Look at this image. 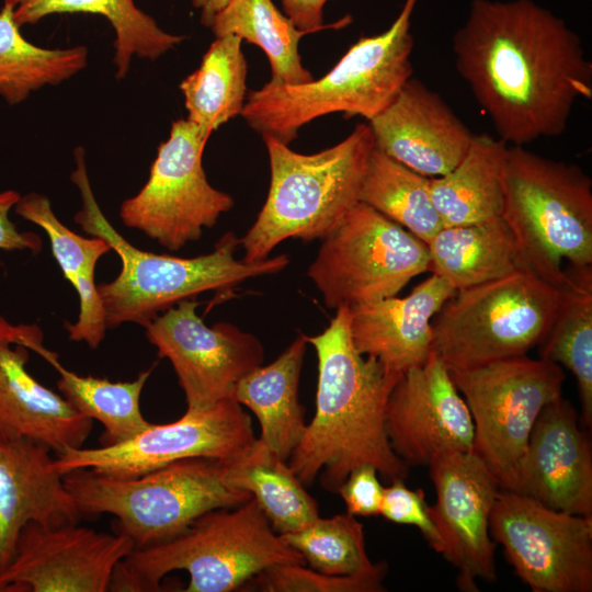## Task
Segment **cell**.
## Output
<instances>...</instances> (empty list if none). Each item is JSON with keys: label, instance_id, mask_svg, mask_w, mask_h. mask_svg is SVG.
<instances>
[{"label": "cell", "instance_id": "6da1fadb", "mask_svg": "<svg viewBox=\"0 0 592 592\" xmlns=\"http://www.w3.org/2000/svg\"><path fill=\"white\" fill-rule=\"evenodd\" d=\"M452 50L458 75L508 145L562 135L574 104L592 99L581 37L533 0H473Z\"/></svg>", "mask_w": 592, "mask_h": 592}, {"label": "cell", "instance_id": "7a4b0ae2", "mask_svg": "<svg viewBox=\"0 0 592 592\" xmlns=\"http://www.w3.org/2000/svg\"><path fill=\"white\" fill-rule=\"evenodd\" d=\"M335 310L321 333L305 335L318 360L316 411L287 464L304 486L319 477L329 492H338L363 464L373 465L388 482L405 480L409 466L394 452L385 430L387 400L402 374L360 353L349 307Z\"/></svg>", "mask_w": 592, "mask_h": 592}, {"label": "cell", "instance_id": "3957f363", "mask_svg": "<svg viewBox=\"0 0 592 592\" xmlns=\"http://www.w3.org/2000/svg\"><path fill=\"white\" fill-rule=\"evenodd\" d=\"M70 179L78 187L81 208L73 217L89 236L104 239L121 259V271L98 285L106 326L136 323L143 328L161 312L205 292H229L246 280L275 274L289 263L287 254L247 262L235 257L240 238L225 234L213 251L194 258L157 254L136 248L106 219L92 191L84 149L75 150Z\"/></svg>", "mask_w": 592, "mask_h": 592}, {"label": "cell", "instance_id": "277c9868", "mask_svg": "<svg viewBox=\"0 0 592 592\" xmlns=\"http://www.w3.org/2000/svg\"><path fill=\"white\" fill-rule=\"evenodd\" d=\"M418 0H406L383 33L361 37L330 71L301 84H264L249 92L241 115L262 136L289 144L309 122L331 113L371 121L412 77L411 18Z\"/></svg>", "mask_w": 592, "mask_h": 592}, {"label": "cell", "instance_id": "5b68a950", "mask_svg": "<svg viewBox=\"0 0 592 592\" xmlns=\"http://www.w3.org/2000/svg\"><path fill=\"white\" fill-rule=\"evenodd\" d=\"M284 563L306 562L251 498L203 514L170 540L134 548L115 567L109 591H160L166 574L183 570L190 576L185 592H230Z\"/></svg>", "mask_w": 592, "mask_h": 592}, {"label": "cell", "instance_id": "8992f818", "mask_svg": "<svg viewBox=\"0 0 592 592\" xmlns=\"http://www.w3.org/2000/svg\"><path fill=\"white\" fill-rule=\"evenodd\" d=\"M271 180L264 205L240 238L243 260L262 261L282 241L323 239L360 202V190L374 149L368 124H357L339 144L316 153L292 150L277 138L262 136Z\"/></svg>", "mask_w": 592, "mask_h": 592}, {"label": "cell", "instance_id": "52a82bcc", "mask_svg": "<svg viewBox=\"0 0 592 592\" xmlns=\"http://www.w3.org/2000/svg\"><path fill=\"white\" fill-rule=\"evenodd\" d=\"M232 460L184 458L130 478L78 469L62 479L82 515L112 514L116 532L145 548L181 535L209 511L250 500L252 494L232 482Z\"/></svg>", "mask_w": 592, "mask_h": 592}, {"label": "cell", "instance_id": "ba28073f", "mask_svg": "<svg viewBox=\"0 0 592 592\" xmlns=\"http://www.w3.org/2000/svg\"><path fill=\"white\" fill-rule=\"evenodd\" d=\"M502 217L524 265L559 287L562 262L592 265V180L576 163L509 145Z\"/></svg>", "mask_w": 592, "mask_h": 592}, {"label": "cell", "instance_id": "9c48e42d", "mask_svg": "<svg viewBox=\"0 0 592 592\" xmlns=\"http://www.w3.org/2000/svg\"><path fill=\"white\" fill-rule=\"evenodd\" d=\"M560 292L530 269L456 291L432 320L431 351L447 367L526 355L546 335Z\"/></svg>", "mask_w": 592, "mask_h": 592}, {"label": "cell", "instance_id": "30bf717a", "mask_svg": "<svg viewBox=\"0 0 592 592\" xmlns=\"http://www.w3.org/2000/svg\"><path fill=\"white\" fill-rule=\"evenodd\" d=\"M447 368L470 411L473 452L490 469L500 489L512 491L537 417L562 396V367L521 355L471 368Z\"/></svg>", "mask_w": 592, "mask_h": 592}, {"label": "cell", "instance_id": "8fae6325", "mask_svg": "<svg viewBox=\"0 0 592 592\" xmlns=\"http://www.w3.org/2000/svg\"><path fill=\"white\" fill-rule=\"evenodd\" d=\"M429 264L425 242L358 202L321 239L307 275L328 308H352L396 296Z\"/></svg>", "mask_w": 592, "mask_h": 592}, {"label": "cell", "instance_id": "7c38bea8", "mask_svg": "<svg viewBox=\"0 0 592 592\" xmlns=\"http://www.w3.org/2000/svg\"><path fill=\"white\" fill-rule=\"evenodd\" d=\"M208 138L187 118L172 122L157 150L149 178L119 208L123 224L170 251L198 240L204 228L230 210L234 198L213 187L202 158Z\"/></svg>", "mask_w": 592, "mask_h": 592}, {"label": "cell", "instance_id": "4fadbf2b", "mask_svg": "<svg viewBox=\"0 0 592 592\" xmlns=\"http://www.w3.org/2000/svg\"><path fill=\"white\" fill-rule=\"evenodd\" d=\"M489 531L533 592L592 591V517L553 510L500 489Z\"/></svg>", "mask_w": 592, "mask_h": 592}, {"label": "cell", "instance_id": "5bb4252c", "mask_svg": "<svg viewBox=\"0 0 592 592\" xmlns=\"http://www.w3.org/2000/svg\"><path fill=\"white\" fill-rule=\"evenodd\" d=\"M255 440L250 415L238 401L228 398L206 409H186L180 419L170 423H151L118 444L70 448L54 457L53 468L61 476L89 469L130 478L184 458L235 459Z\"/></svg>", "mask_w": 592, "mask_h": 592}, {"label": "cell", "instance_id": "9a60e30c", "mask_svg": "<svg viewBox=\"0 0 592 592\" xmlns=\"http://www.w3.org/2000/svg\"><path fill=\"white\" fill-rule=\"evenodd\" d=\"M197 306L194 299L183 300L144 327L158 355L172 364L189 410L231 398L239 380L264 360L255 335L229 322L207 327Z\"/></svg>", "mask_w": 592, "mask_h": 592}, {"label": "cell", "instance_id": "2e32d148", "mask_svg": "<svg viewBox=\"0 0 592 592\" xmlns=\"http://www.w3.org/2000/svg\"><path fill=\"white\" fill-rule=\"evenodd\" d=\"M134 548L119 532L29 522L0 571V592H105L115 567Z\"/></svg>", "mask_w": 592, "mask_h": 592}, {"label": "cell", "instance_id": "e0dca14e", "mask_svg": "<svg viewBox=\"0 0 592 592\" xmlns=\"http://www.w3.org/2000/svg\"><path fill=\"white\" fill-rule=\"evenodd\" d=\"M428 466L436 494L430 512L443 539V557L458 571L457 588L477 592L478 579H497L489 520L500 486L473 451L440 454Z\"/></svg>", "mask_w": 592, "mask_h": 592}, {"label": "cell", "instance_id": "ac0fdd59", "mask_svg": "<svg viewBox=\"0 0 592 592\" xmlns=\"http://www.w3.org/2000/svg\"><path fill=\"white\" fill-rule=\"evenodd\" d=\"M385 430L391 448L408 466H428L443 453L473 451L470 411L447 366L434 353L394 386Z\"/></svg>", "mask_w": 592, "mask_h": 592}, {"label": "cell", "instance_id": "d6986e66", "mask_svg": "<svg viewBox=\"0 0 592 592\" xmlns=\"http://www.w3.org/2000/svg\"><path fill=\"white\" fill-rule=\"evenodd\" d=\"M39 337L37 323H11L0 315V441L27 437L59 455L82 447L94 421L27 371L30 345Z\"/></svg>", "mask_w": 592, "mask_h": 592}, {"label": "cell", "instance_id": "ffe728a7", "mask_svg": "<svg viewBox=\"0 0 592 592\" xmlns=\"http://www.w3.org/2000/svg\"><path fill=\"white\" fill-rule=\"evenodd\" d=\"M576 408L559 397L537 417L512 491L592 517V446Z\"/></svg>", "mask_w": 592, "mask_h": 592}, {"label": "cell", "instance_id": "44dd1931", "mask_svg": "<svg viewBox=\"0 0 592 592\" xmlns=\"http://www.w3.org/2000/svg\"><path fill=\"white\" fill-rule=\"evenodd\" d=\"M368 125L376 149L428 178L454 169L475 137L437 92L412 77Z\"/></svg>", "mask_w": 592, "mask_h": 592}, {"label": "cell", "instance_id": "7402d4cb", "mask_svg": "<svg viewBox=\"0 0 592 592\" xmlns=\"http://www.w3.org/2000/svg\"><path fill=\"white\" fill-rule=\"evenodd\" d=\"M50 449L34 440L0 441V571L13 558L20 531L29 522L77 524L82 516Z\"/></svg>", "mask_w": 592, "mask_h": 592}, {"label": "cell", "instance_id": "603a6c76", "mask_svg": "<svg viewBox=\"0 0 592 592\" xmlns=\"http://www.w3.org/2000/svg\"><path fill=\"white\" fill-rule=\"evenodd\" d=\"M455 292L444 278L432 274L405 297L349 308L356 350L397 374L422 365L432 353V320Z\"/></svg>", "mask_w": 592, "mask_h": 592}, {"label": "cell", "instance_id": "cb8c5ba5", "mask_svg": "<svg viewBox=\"0 0 592 592\" xmlns=\"http://www.w3.org/2000/svg\"><path fill=\"white\" fill-rule=\"evenodd\" d=\"M14 212L46 232L55 260L78 293V319L73 323L65 322L69 340L98 349L107 326L94 274L98 261L112 250L111 247L102 238L83 237L65 226L55 215L49 198L43 194L33 192L21 196Z\"/></svg>", "mask_w": 592, "mask_h": 592}, {"label": "cell", "instance_id": "d4e9b609", "mask_svg": "<svg viewBox=\"0 0 592 592\" xmlns=\"http://www.w3.org/2000/svg\"><path fill=\"white\" fill-rule=\"evenodd\" d=\"M307 344L300 333L271 364L260 365L241 378L231 397L254 413L261 426L259 439L285 462L307 425L298 399Z\"/></svg>", "mask_w": 592, "mask_h": 592}, {"label": "cell", "instance_id": "484cf974", "mask_svg": "<svg viewBox=\"0 0 592 592\" xmlns=\"http://www.w3.org/2000/svg\"><path fill=\"white\" fill-rule=\"evenodd\" d=\"M426 244L429 271L455 291L526 267L515 236L502 216L442 227Z\"/></svg>", "mask_w": 592, "mask_h": 592}, {"label": "cell", "instance_id": "4316f807", "mask_svg": "<svg viewBox=\"0 0 592 592\" xmlns=\"http://www.w3.org/2000/svg\"><path fill=\"white\" fill-rule=\"evenodd\" d=\"M508 147L498 137L475 134L459 163L446 174L431 178L430 192L443 227L502 216Z\"/></svg>", "mask_w": 592, "mask_h": 592}, {"label": "cell", "instance_id": "83f0119b", "mask_svg": "<svg viewBox=\"0 0 592 592\" xmlns=\"http://www.w3.org/2000/svg\"><path fill=\"white\" fill-rule=\"evenodd\" d=\"M13 8L21 27L61 13H90L104 16L112 25L116 78H124L132 58L156 60L179 45L184 36L163 31L156 20L139 9L134 0H3Z\"/></svg>", "mask_w": 592, "mask_h": 592}, {"label": "cell", "instance_id": "f1b7e54d", "mask_svg": "<svg viewBox=\"0 0 592 592\" xmlns=\"http://www.w3.org/2000/svg\"><path fill=\"white\" fill-rule=\"evenodd\" d=\"M554 320L538 344L539 357L569 369L581 403L580 422L592 426V265H570L558 287Z\"/></svg>", "mask_w": 592, "mask_h": 592}, {"label": "cell", "instance_id": "f546056e", "mask_svg": "<svg viewBox=\"0 0 592 592\" xmlns=\"http://www.w3.org/2000/svg\"><path fill=\"white\" fill-rule=\"evenodd\" d=\"M44 338L31 343V351L41 355L59 374V394L82 415L100 422L104 432L101 446L114 445L130 440L149 422L140 410V395L152 372L143 371L132 382H111L107 378L81 376L64 367L58 354L46 349Z\"/></svg>", "mask_w": 592, "mask_h": 592}, {"label": "cell", "instance_id": "4dcf8cb0", "mask_svg": "<svg viewBox=\"0 0 592 592\" xmlns=\"http://www.w3.org/2000/svg\"><path fill=\"white\" fill-rule=\"evenodd\" d=\"M241 42L236 35L216 37L200 67L180 83L186 118L207 138L244 106L248 67Z\"/></svg>", "mask_w": 592, "mask_h": 592}, {"label": "cell", "instance_id": "1f68e13d", "mask_svg": "<svg viewBox=\"0 0 592 592\" xmlns=\"http://www.w3.org/2000/svg\"><path fill=\"white\" fill-rule=\"evenodd\" d=\"M209 29L215 37L236 35L259 46L271 66L269 84H301L314 79L298 52L299 41L308 32L299 30L272 0H229Z\"/></svg>", "mask_w": 592, "mask_h": 592}, {"label": "cell", "instance_id": "d6a6232c", "mask_svg": "<svg viewBox=\"0 0 592 592\" xmlns=\"http://www.w3.org/2000/svg\"><path fill=\"white\" fill-rule=\"evenodd\" d=\"M232 482L247 490L277 534L296 532L319 516L316 500L260 439L231 463Z\"/></svg>", "mask_w": 592, "mask_h": 592}, {"label": "cell", "instance_id": "836d02e7", "mask_svg": "<svg viewBox=\"0 0 592 592\" xmlns=\"http://www.w3.org/2000/svg\"><path fill=\"white\" fill-rule=\"evenodd\" d=\"M88 62L87 47L45 48L26 41L13 18V8L0 9V95L11 105L24 102L45 86H57Z\"/></svg>", "mask_w": 592, "mask_h": 592}, {"label": "cell", "instance_id": "e575fe53", "mask_svg": "<svg viewBox=\"0 0 592 592\" xmlns=\"http://www.w3.org/2000/svg\"><path fill=\"white\" fill-rule=\"evenodd\" d=\"M430 180L374 147L358 200L428 243L443 227Z\"/></svg>", "mask_w": 592, "mask_h": 592}, {"label": "cell", "instance_id": "d590c367", "mask_svg": "<svg viewBox=\"0 0 592 592\" xmlns=\"http://www.w3.org/2000/svg\"><path fill=\"white\" fill-rule=\"evenodd\" d=\"M311 569L330 576L382 577L385 562L374 563L366 551L363 524L345 513L318 516L296 532L280 534Z\"/></svg>", "mask_w": 592, "mask_h": 592}, {"label": "cell", "instance_id": "8d00e7d4", "mask_svg": "<svg viewBox=\"0 0 592 592\" xmlns=\"http://www.w3.org/2000/svg\"><path fill=\"white\" fill-rule=\"evenodd\" d=\"M266 592H380L382 577L330 576L301 563L273 566L252 578Z\"/></svg>", "mask_w": 592, "mask_h": 592}, {"label": "cell", "instance_id": "74e56055", "mask_svg": "<svg viewBox=\"0 0 592 592\" xmlns=\"http://www.w3.org/2000/svg\"><path fill=\"white\" fill-rule=\"evenodd\" d=\"M379 514L386 520L417 527L437 554L443 555L444 544L441 534L432 519L422 489H410L405 480H394L384 487Z\"/></svg>", "mask_w": 592, "mask_h": 592}, {"label": "cell", "instance_id": "f35d334b", "mask_svg": "<svg viewBox=\"0 0 592 592\" xmlns=\"http://www.w3.org/2000/svg\"><path fill=\"white\" fill-rule=\"evenodd\" d=\"M377 469L369 464L353 468L338 489L343 499L346 513L353 516L379 515L384 486L378 479Z\"/></svg>", "mask_w": 592, "mask_h": 592}, {"label": "cell", "instance_id": "ab89813d", "mask_svg": "<svg viewBox=\"0 0 592 592\" xmlns=\"http://www.w3.org/2000/svg\"><path fill=\"white\" fill-rule=\"evenodd\" d=\"M21 195L14 190L0 192V249L2 250H31L37 253L42 250V239L33 232H21L10 220L9 214L20 200Z\"/></svg>", "mask_w": 592, "mask_h": 592}, {"label": "cell", "instance_id": "60d3db41", "mask_svg": "<svg viewBox=\"0 0 592 592\" xmlns=\"http://www.w3.org/2000/svg\"><path fill=\"white\" fill-rule=\"evenodd\" d=\"M329 0H281L285 15L301 31L308 33L325 29H340L350 23L345 16L332 24L323 25V8Z\"/></svg>", "mask_w": 592, "mask_h": 592}, {"label": "cell", "instance_id": "b9f144b4", "mask_svg": "<svg viewBox=\"0 0 592 592\" xmlns=\"http://www.w3.org/2000/svg\"><path fill=\"white\" fill-rule=\"evenodd\" d=\"M229 0H192L194 8L201 11V23L210 27L215 16L227 5Z\"/></svg>", "mask_w": 592, "mask_h": 592}]
</instances>
